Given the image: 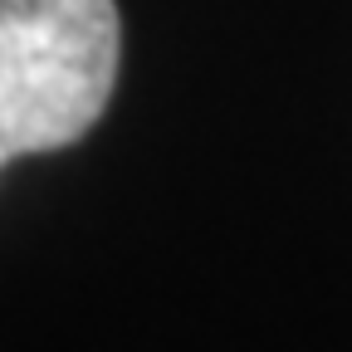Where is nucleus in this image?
Here are the masks:
<instances>
[{
	"mask_svg": "<svg viewBox=\"0 0 352 352\" xmlns=\"http://www.w3.org/2000/svg\"><path fill=\"white\" fill-rule=\"evenodd\" d=\"M113 0H0V166L74 147L118 78Z\"/></svg>",
	"mask_w": 352,
	"mask_h": 352,
	"instance_id": "1",
	"label": "nucleus"
}]
</instances>
